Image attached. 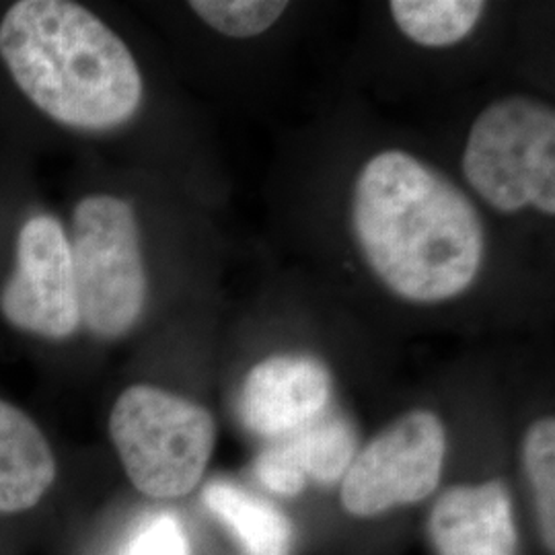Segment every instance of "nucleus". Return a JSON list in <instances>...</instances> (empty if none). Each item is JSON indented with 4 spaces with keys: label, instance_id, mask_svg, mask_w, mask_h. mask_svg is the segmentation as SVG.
<instances>
[{
    "label": "nucleus",
    "instance_id": "f257e3e1",
    "mask_svg": "<svg viewBox=\"0 0 555 555\" xmlns=\"http://www.w3.org/2000/svg\"><path fill=\"white\" fill-rule=\"evenodd\" d=\"M352 222L369 266L399 297L438 302L476 280L483 227L474 204L408 153L387 151L364 165Z\"/></svg>",
    "mask_w": 555,
    "mask_h": 555
},
{
    "label": "nucleus",
    "instance_id": "f03ea898",
    "mask_svg": "<svg viewBox=\"0 0 555 555\" xmlns=\"http://www.w3.org/2000/svg\"><path fill=\"white\" fill-rule=\"evenodd\" d=\"M0 59L21 93L66 128L112 130L139 112L137 60L77 2H15L0 21Z\"/></svg>",
    "mask_w": 555,
    "mask_h": 555
},
{
    "label": "nucleus",
    "instance_id": "7ed1b4c3",
    "mask_svg": "<svg viewBox=\"0 0 555 555\" xmlns=\"http://www.w3.org/2000/svg\"><path fill=\"white\" fill-rule=\"evenodd\" d=\"M109 437L140 494L178 500L198 488L217 447V422L192 399L132 385L112 408Z\"/></svg>",
    "mask_w": 555,
    "mask_h": 555
},
{
    "label": "nucleus",
    "instance_id": "20e7f679",
    "mask_svg": "<svg viewBox=\"0 0 555 555\" xmlns=\"http://www.w3.org/2000/svg\"><path fill=\"white\" fill-rule=\"evenodd\" d=\"M463 173L500 212L533 206L554 217V107L520 95L486 107L469 132Z\"/></svg>",
    "mask_w": 555,
    "mask_h": 555
},
{
    "label": "nucleus",
    "instance_id": "39448f33",
    "mask_svg": "<svg viewBox=\"0 0 555 555\" xmlns=\"http://www.w3.org/2000/svg\"><path fill=\"white\" fill-rule=\"evenodd\" d=\"M68 243L80 323L105 339L128 334L146 302L139 222L132 206L109 194L80 199Z\"/></svg>",
    "mask_w": 555,
    "mask_h": 555
},
{
    "label": "nucleus",
    "instance_id": "423d86ee",
    "mask_svg": "<svg viewBox=\"0 0 555 555\" xmlns=\"http://www.w3.org/2000/svg\"><path fill=\"white\" fill-rule=\"evenodd\" d=\"M447 430L428 410H412L378 433L341 477V506L348 515L375 518L430 496L440 483Z\"/></svg>",
    "mask_w": 555,
    "mask_h": 555
},
{
    "label": "nucleus",
    "instance_id": "0eeeda50",
    "mask_svg": "<svg viewBox=\"0 0 555 555\" xmlns=\"http://www.w3.org/2000/svg\"><path fill=\"white\" fill-rule=\"evenodd\" d=\"M0 311L13 327L46 339L79 330L70 243L59 219L38 215L21 227L17 266L0 291Z\"/></svg>",
    "mask_w": 555,
    "mask_h": 555
},
{
    "label": "nucleus",
    "instance_id": "6e6552de",
    "mask_svg": "<svg viewBox=\"0 0 555 555\" xmlns=\"http://www.w3.org/2000/svg\"><path fill=\"white\" fill-rule=\"evenodd\" d=\"M330 371L309 357H272L256 364L243 380L238 412L259 437L282 438L327 410Z\"/></svg>",
    "mask_w": 555,
    "mask_h": 555
},
{
    "label": "nucleus",
    "instance_id": "1a4fd4ad",
    "mask_svg": "<svg viewBox=\"0 0 555 555\" xmlns=\"http://www.w3.org/2000/svg\"><path fill=\"white\" fill-rule=\"evenodd\" d=\"M440 555H516L513 500L500 479L455 486L438 498L428 520Z\"/></svg>",
    "mask_w": 555,
    "mask_h": 555
},
{
    "label": "nucleus",
    "instance_id": "9d476101",
    "mask_svg": "<svg viewBox=\"0 0 555 555\" xmlns=\"http://www.w3.org/2000/svg\"><path fill=\"white\" fill-rule=\"evenodd\" d=\"M56 479V459L40 426L0 399V515H20L40 504Z\"/></svg>",
    "mask_w": 555,
    "mask_h": 555
},
{
    "label": "nucleus",
    "instance_id": "9b49d317",
    "mask_svg": "<svg viewBox=\"0 0 555 555\" xmlns=\"http://www.w3.org/2000/svg\"><path fill=\"white\" fill-rule=\"evenodd\" d=\"M204 504L237 537L245 555H291L293 527L276 506L229 481H212Z\"/></svg>",
    "mask_w": 555,
    "mask_h": 555
},
{
    "label": "nucleus",
    "instance_id": "f8f14e48",
    "mask_svg": "<svg viewBox=\"0 0 555 555\" xmlns=\"http://www.w3.org/2000/svg\"><path fill=\"white\" fill-rule=\"evenodd\" d=\"M274 444L293 461L305 479L311 477L325 486L346 476L358 453L352 424L346 417L325 412L295 433L276 438Z\"/></svg>",
    "mask_w": 555,
    "mask_h": 555
},
{
    "label": "nucleus",
    "instance_id": "ddd939ff",
    "mask_svg": "<svg viewBox=\"0 0 555 555\" xmlns=\"http://www.w3.org/2000/svg\"><path fill=\"white\" fill-rule=\"evenodd\" d=\"M389 7L397 27L426 48L465 40L486 9L479 0H393Z\"/></svg>",
    "mask_w": 555,
    "mask_h": 555
},
{
    "label": "nucleus",
    "instance_id": "4468645a",
    "mask_svg": "<svg viewBox=\"0 0 555 555\" xmlns=\"http://www.w3.org/2000/svg\"><path fill=\"white\" fill-rule=\"evenodd\" d=\"M522 465L535 500L537 529L545 552H555V420L541 417L527 430Z\"/></svg>",
    "mask_w": 555,
    "mask_h": 555
},
{
    "label": "nucleus",
    "instance_id": "2eb2a0df",
    "mask_svg": "<svg viewBox=\"0 0 555 555\" xmlns=\"http://www.w3.org/2000/svg\"><path fill=\"white\" fill-rule=\"evenodd\" d=\"M192 11L222 36L256 38L276 23L288 2L272 0H194Z\"/></svg>",
    "mask_w": 555,
    "mask_h": 555
},
{
    "label": "nucleus",
    "instance_id": "dca6fc26",
    "mask_svg": "<svg viewBox=\"0 0 555 555\" xmlns=\"http://www.w3.org/2000/svg\"><path fill=\"white\" fill-rule=\"evenodd\" d=\"M126 555H190V543L176 516L160 515L134 537Z\"/></svg>",
    "mask_w": 555,
    "mask_h": 555
},
{
    "label": "nucleus",
    "instance_id": "f3484780",
    "mask_svg": "<svg viewBox=\"0 0 555 555\" xmlns=\"http://www.w3.org/2000/svg\"><path fill=\"white\" fill-rule=\"evenodd\" d=\"M256 476L259 481L274 494L280 496H297L302 492L307 479L293 465V461L280 451L278 444L268 447L261 455L256 459Z\"/></svg>",
    "mask_w": 555,
    "mask_h": 555
}]
</instances>
